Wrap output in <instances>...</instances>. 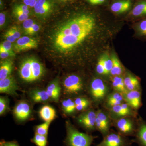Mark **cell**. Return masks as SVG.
Segmentation results:
<instances>
[{"label":"cell","instance_id":"obj_3","mask_svg":"<svg viewBox=\"0 0 146 146\" xmlns=\"http://www.w3.org/2000/svg\"><path fill=\"white\" fill-rule=\"evenodd\" d=\"M111 91L107 84L99 78L93 79L89 86V93L91 101L96 105L103 104Z\"/></svg>","mask_w":146,"mask_h":146},{"label":"cell","instance_id":"obj_30","mask_svg":"<svg viewBox=\"0 0 146 146\" xmlns=\"http://www.w3.org/2000/svg\"><path fill=\"white\" fill-rule=\"evenodd\" d=\"M50 123V122H45L42 124L36 126L35 129V133L43 136H48Z\"/></svg>","mask_w":146,"mask_h":146},{"label":"cell","instance_id":"obj_23","mask_svg":"<svg viewBox=\"0 0 146 146\" xmlns=\"http://www.w3.org/2000/svg\"><path fill=\"white\" fill-rule=\"evenodd\" d=\"M131 6L130 0H122L112 4L111 10L115 13H123L127 11Z\"/></svg>","mask_w":146,"mask_h":146},{"label":"cell","instance_id":"obj_11","mask_svg":"<svg viewBox=\"0 0 146 146\" xmlns=\"http://www.w3.org/2000/svg\"><path fill=\"white\" fill-rule=\"evenodd\" d=\"M142 96V90L127 91L123 94L125 102L137 112L143 104Z\"/></svg>","mask_w":146,"mask_h":146},{"label":"cell","instance_id":"obj_5","mask_svg":"<svg viewBox=\"0 0 146 146\" xmlns=\"http://www.w3.org/2000/svg\"><path fill=\"white\" fill-rule=\"evenodd\" d=\"M63 85L65 94L71 96H80L85 91L82 79L77 75H70L66 77Z\"/></svg>","mask_w":146,"mask_h":146},{"label":"cell","instance_id":"obj_6","mask_svg":"<svg viewBox=\"0 0 146 146\" xmlns=\"http://www.w3.org/2000/svg\"><path fill=\"white\" fill-rule=\"evenodd\" d=\"M101 142L95 146H131L133 143L132 140L111 129Z\"/></svg>","mask_w":146,"mask_h":146},{"label":"cell","instance_id":"obj_27","mask_svg":"<svg viewBox=\"0 0 146 146\" xmlns=\"http://www.w3.org/2000/svg\"><path fill=\"white\" fill-rule=\"evenodd\" d=\"M112 68L110 75L112 76H121L124 72V69L119 58L116 56L112 55Z\"/></svg>","mask_w":146,"mask_h":146},{"label":"cell","instance_id":"obj_22","mask_svg":"<svg viewBox=\"0 0 146 146\" xmlns=\"http://www.w3.org/2000/svg\"><path fill=\"white\" fill-rule=\"evenodd\" d=\"M111 80L113 91L119 92L122 95L127 91L124 82L123 77L121 76H112Z\"/></svg>","mask_w":146,"mask_h":146},{"label":"cell","instance_id":"obj_38","mask_svg":"<svg viewBox=\"0 0 146 146\" xmlns=\"http://www.w3.org/2000/svg\"><path fill=\"white\" fill-rule=\"evenodd\" d=\"M50 0H37L34 7V11L36 15H39L41 9Z\"/></svg>","mask_w":146,"mask_h":146},{"label":"cell","instance_id":"obj_20","mask_svg":"<svg viewBox=\"0 0 146 146\" xmlns=\"http://www.w3.org/2000/svg\"><path fill=\"white\" fill-rule=\"evenodd\" d=\"M33 82L39 80L43 76L44 68L43 65L35 58H31Z\"/></svg>","mask_w":146,"mask_h":146},{"label":"cell","instance_id":"obj_39","mask_svg":"<svg viewBox=\"0 0 146 146\" xmlns=\"http://www.w3.org/2000/svg\"><path fill=\"white\" fill-rule=\"evenodd\" d=\"M0 50H3L8 51H13L12 43L5 40L0 45Z\"/></svg>","mask_w":146,"mask_h":146},{"label":"cell","instance_id":"obj_10","mask_svg":"<svg viewBox=\"0 0 146 146\" xmlns=\"http://www.w3.org/2000/svg\"><path fill=\"white\" fill-rule=\"evenodd\" d=\"M96 110L89 109L82 112L77 118L79 125L88 132H93L96 130Z\"/></svg>","mask_w":146,"mask_h":146},{"label":"cell","instance_id":"obj_42","mask_svg":"<svg viewBox=\"0 0 146 146\" xmlns=\"http://www.w3.org/2000/svg\"><path fill=\"white\" fill-rule=\"evenodd\" d=\"M34 23V22L32 20L29 18L24 21L23 23V27L25 31V33L27 31Z\"/></svg>","mask_w":146,"mask_h":146},{"label":"cell","instance_id":"obj_41","mask_svg":"<svg viewBox=\"0 0 146 146\" xmlns=\"http://www.w3.org/2000/svg\"><path fill=\"white\" fill-rule=\"evenodd\" d=\"M8 31L16 39H18L21 37V33L18 28L15 26L11 27Z\"/></svg>","mask_w":146,"mask_h":146},{"label":"cell","instance_id":"obj_50","mask_svg":"<svg viewBox=\"0 0 146 146\" xmlns=\"http://www.w3.org/2000/svg\"><path fill=\"white\" fill-rule=\"evenodd\" d=\"M22 1H23L24 4H25V5L29 7V5L30 2V0H22Z\"/></svg>","mask_w":146,"mask_h":146},{"label":"cell","instance_id":"obj_52","mask_svg":"<svg viewBox=\"0 0 146 146\" xmlns=\"http://www.w3.org/2000/svg\"><path fill=\"white\" fill-rule=\"evenodd\" d=\"M0 3H1V6H2L3 3L2 1L1 0H0Z\"/></svg>","mask_w":146,"mask_h":146},{"label":"cell","instance_id":"obj_8","mask_svg":"<svg viewBox=\"0 0 146 146\" xmlns=\"http://www.w3.org/2000/svg\"><path fill=\"white\" fill-rule=\"evenodd\" d=\"M106 110L108 112L112 121L126 117H137L139 115L138 112L134 110L125 102L122 104Z\"/></svg>","mask_w":146,"mask_h":146},{"label":"cell","instance_id":"obj_9","mask_svg":"<svg viewBox=\"0 0 146 146\" xmlns=\"http://www.w3.org/2000/svg\"><path fill=\"white\" fill-rule=\"evenodd\" d=\"M112 120L106 110L99 109L96 110V129L101 133L103 137L106 136L111 129Z\"/></svg>","mask_w":146,"mask_h":146},{"label":"cell","instance_id":"obj_48","mask_svg":"<svg viewBox=\"0 0 146 146\" xmlns=\"http://www.w3.org/2000/svg\"><path fill=\"white\" fill-rule=\"evenodd\" d=\"M91 4L93 5L100 4L104 2L105 0H87Z\"/></svg>","mask_w":146,"mask_h":146},{"label":"cell","instance_id":"obj_49","mask_svg":"<svg viewBox=\"0 0 146 146\" xmlns=\"http://www.w3.org/2000/svg\"><path fill=\"white\" fill-rule=\"evenodd\" d=\"M37 0H30V2L29 5V7H34L36 2L37 1Z\"/></svg>","mask_w":146,"mask_h":146},{"label":"cell","instance_id":"obj_31","mask_svg":"<svg viewBox=\"0 0 146 146\" xmlns=\"http://www.w3.org/2000/svg\"><path fill=\"white\" fill-rule=\"evenodd\" d=\"M104 61L105 71V75L107 76L110 75L111 70L112 68V61L111 57L110 58L107 54H105L102 56Z\"/></svg>","mask_w":146,"mask_h":146},{"label":"cell","instance_id":"obj_53","mask_svg":"<svg viewBox=\"0 0 146 146\" xmlns=\"http://www.w3.org/2000/svg\"><path fill=\"white\" fill-rule=\"evenodd\" d=\"M0 146H2L1 145H0Z\"/></svg>","mask_w":146,"mask_h":146},{"label":"cell","instance_id":"obj_14","mask_svg":"<svg viewBox=\"0 0 146 146\" xmlns=\"http://www.w3.org/2000/svg\"><path fill=\"white\" fill-rule=\"evenodd\" d=\"M134 139L132 140L138 146H146V121L138 116V124Z\"/></svg>","mask_w":146,"mask_h":146},{"label":"cell","instance_id":"obj_32","mask_svg":"<svg viewBox=\"0 0 146 146\" xmlns=\"http://www.w3.org/2000/svg\"><path fill=\"white\" fill-rule=\"evenodd\" d=\"M8 100L6 97L1 96L0 98V115L5 114L8 109Z\"/></svg>","mask_w":146,"mask_h":146},{"label":"cell","instance_id":"obj_29","mask_svg":"<svg viewBox=\"0 0 146 146\" xmlns=\"http://www.w3.org/2000/svg\"><path fill=\"white\" fill-rule=\"evenodd\" d=\"M31 142L36 146H47L48 144V136L35 133L34 136L31 140Z\"/></svg>","mask_w":146,"mask_h":146},{"label":"cell","instance_id":"obj_44","mask_svg":"<svg viewBox=\"0 0 146 146\" xmlns=\"http://www.w3.org/2000/svg\"><path fill=\"white\" fill-rule=\"evenodd\" d=\"M14 8L24 11L27 15H29L30 11L29 10V7L25 4L17 5L15 6Z\"/></svg>","mask_w":146,"mask_h":146},{"label":"cell","instance_id":"obj_12","mask_svg":"<svg viewBox=\"0 0 146 146\" xmlns=\"http://www.w3.org/2000/svg\"><path fill=\"white\" fill-rule=\"evenodd\" d=\"M31 114V109L29 104L25 101L18 102L13 110L15 118L19 121H23L29 118Z\"/></svg>","mask_w":146,"mask_h":146},{"label":"cell","instance_id":"obj_19","mask_svg":"<svg viewBox=\"0 0 146 146\" xmlns=\"http://www.w3.org/2000/svg\"><path fill=\"white\" fill-rule=\"evenodd\" d=\"M39 115L41 119L45 122H51L56 117L55 110L48 105L44 106L40 108Z\"/></svg>","mask_w":146,"mask_h":146},{"label":"cell","instance_id":"obj_25","mask_svg":"<svg viewBox=\"0 0 146 146\" xmlns=\"http://www.w3.org/2000/svg\"><path fill=\"white\" fill-rule=\"evenodd\" d=\"M76 110L78 112H84L89 109L92 102L86 97L80 96L76 97L74 100Z\"/></svg>","mask_w":146,"mask_h":146},{"label":"cell","instance_id":"obj_33","mask_svg":"<svg viewBox=\"0 0 146 146\" xmlns=\"http://www.w3.org/2000/svg\"><path fill=\"white\" fill-rule=\"evenodd\" d=\"M137 30L139 35L146 38V18L141 21L137 26Z\"/></svg>","mask_w":146,"mask_h":146},{"label":"cell","instance_id":"obj_34","mask_svg":"<svg viewBox=\"0 0 146 146\" xmlns=\"http://www.w3.org/2000/svg\"><path fill=\"white\" fill-rule=\"evenodd\" d=\"M13 13L14 16L20 22H24L28 19L29 15H27L24 11H22L13 8Z\"/></svg>","mask_w":146,"mask_h":146},{"label":"cell","instance_id":"obj_21","mask_svg":"<svg viewBox=\"0 0 146 146\" xmlns=\"http://www.w3.org/2000/svg\"><path fill=\"white\" fill-rule=\"evenodd\" d=\"M31 98L35 103L45 102L50 99L46 90L35 89L30 94Z\"/></svg>","mask_w":146,"mask_h":146},{"label":"cell","instance_id":"obj_26","mask_svg":"<svg viewBox=\"0 0 146 146\" xmlns=\"http://www.w3.org/2000/svg\"><path fill=\"white\" fill-rule=\"evenodd\" d=\"M131 13L136 17L146 16V0H141L138 1L133 7Z\"/></svg>","mask_w":146,"mask_h":146},{"label":"cell","instance_id":"obj_28","mask_svg":"<svg viewBox=\"0 0 146 146\" xmlns=\"http://www.w3.org/2000/svg\"><path fill=\"white\" fill-rule=\"evenodd\" d=\"M62 107L63 111L67 115H72L76 111L74 100L71 98L63 100L62 103Z\"/></svg>","mask_w":146,"mask_h":146},{"label":"cell","instance_id":"obj_2","mask_svg":"<svg viewBox=\"0 0 146 146\" xmlns=\"http://www.w3.org/2000/svg\"><path fill=\"white\" fill-rule=\"evenodd\" d=\"M66 137L65 143L67 146H91L95 136L80 132L69 121L66 122Z\"/></svg>","mask_w":146,"mask_h":146},{"label":"cell","instance_id":"obj_4","mask_svg":"<svg viewBox=\"0 0 146 146\" xmlns=\"http://www.w3.org/2000/svg\"><path fill=\"white\" fill-rule=\"evenodd\" d=\"M138 116L125 117L112 121V126L123 136L134 137L138 126Z\"/></svg>","mask_w":146,"mask_h":146},{"label":"cell","instance_id":"obj_40","mask_svg":"<svg viewBox=\"0 0 146 146\" xmlns=\"http://www.w3.org/2000/svg\"><path fill=\"white\" fill-rule=\"evenodd\" d=\"M14 51H8L3 50H0V57L1 59H5L7 58L15 56Z\"/></svg>","mask_w":146,"mask_h":146},{"label":"cell","instance_id":"obj_17","mask_svg":"<svg viewBox=\"0 0 146 146\" xmlns=\"http://www.w3.org/2000/svg\"><path fill=\"white\" fill-rule=\"evenodd\" d=\"M19 75L24 81L33 82L31 58H27L22 62L19 70Z\"/></svg>","mask_w":146,"mask_h":146},{"label":"cell","instance_id":"obj_47","mask_svg":"<svg viewBox=\"0 0 146 146\" xmlns=\"http://www.w3.org/2000/svg\"><path fill=\"white\" fill-rule=\"evenodd\" d=\"M6 21V15L5 13L3 12L0 13V26L1 27L3 26L5 23Z\"/></svg>","mask_w":146,"mask_h":146},{"label":"cell","instance_id":"obj_43","mask_svg":"<svg viewBox=\"0 0 146 146\" xmlns=\"http://www.w3.org/2000/svg\"><path fill=\"white\" fill-rule=\"evenodd\" d=\"M39 29H40V27L39 25L34 23L31 28L27 31L25 33V34L28 35H32L39 31Z\"/></svg>","mask_w":146,"mask_h":146},{"label":"cell","instance_id":"obj_51","mask_svg":"<svg viewBox=\"0 0 146 146\" xmlns=\"http://www.w3.org/2000/svg\"><path fill=\"white\" fill-rule=\"evenodd\" d=\"M59 1L63 2H67L68 1H71V0H59Z\"/></svg>","mask_w":146,"mask_h":146},{"label":"cell","instance_id":"obj_24","mask_svg":"<svg viewBox=\"0 0 146 146\" xmlns=\"http://www.w3.org/2000/svg\"><path fill=\"white\" fill-rule=\"evenodd\" d=\"M13 68L12 60L7 59L1 62L0 66V80L5 79L11 76Z\"/></svg>","mask_w":146,"mask_h":146},{"label":"cell","instance_id":"obj_35","mask_svg":"<svg viewBox=\"0 0 146 146\" xmlns=\"http://www.w3.org/2000/svg\"><path fill=\"white\" fill-rule=\"evenodd\" d=\"M60 88L59 82L57 80L51 82L47 87V91H53L60 94Z\"/></svg>","mask_w":146,"mask_h":146},{"label":"cell","instance_id":"obj_18","mask_svg":"<svg viewBox=\"0 0 146 146\" xmlns=\"http://www.w3.org/2000/svg\"><path fill=\"white\" fill-rule=\"evenodd\" d=\"M123 79L127 91L142 90L140 79L136 76L127 73L123 77Z\"/></svg>","mask_w":146,"mask_h":146},{"label":"cell","instance_id":"obj_16","mask_svg":"<svg viewBox=\"0 0 146 146\" xmlns=\"http://www.w3.org/2000/svg\"><path fill=\"white\" fill-rule=\"evenodd\" d=\"M124 102H125V101L122 94L112 91L108 95L102 104L104 108L108 109L122 104Z\"/></svg>","mask_w":146,"mask_h":146},{"label":"cell","instance_id":"obj_7","mask_svg":"<svg viewBox=\"0 0 146 146\" xmlns=\"http://www.w3.org/2000/svg\"><path fill=\"white\" fill-rule=\"evenodd\" d=\"M85 38L69 35H55L54 44L58 49L66 51L72 49L80 44Z\"/></svg>","mask_w":146,"mask_h":146},{"label":"cell","instance_id":"obj_37","mask_svg":"<svg viewBox=\"0 0 146 146\" xmlns=\"http://www.w3.org/2000/svg\"><path fill=\"white\" fill-rule=\"evenodd\" d=\"M96 70L97 73L100 75H105L104 61L103 56L100 57L97 63Z\"/></svg>","mask_w":146,"mask_h":146},{"label":"cell","instance_id":"obj_1","mask_svg":"<svg viewBox=\"0 0 146 146\" xmlns=\"http://www.w3.org/2000/svg\"><path fill=\"white\" fill-rule=\"evenodd\" d=\"M71 35L86 38L95 26L94 17L89 14H83L73 18L67 23Z\"/></svg>","mask_w":146,"mask_h":146},{"label":"cell","instance_id":"obj_46","mask_svg":"<svg viewBox=\"0 0 146 146\" xmlns=\"http://www.w3.org/2000/svg\"><path fill=\"white\" fill-rule=\"evenodd\" d=\"M2 146H19V145L16 141H2L0 144Z\"/></svg>","mask_w":146,"mask_h":146},{"label":"cell","instance_id":"obj_13","mask_svg":"<svg viewBox=\"0 0 146 146\" xmlns=\"http://www.w3.org/2000/svg\"><path fill=\"white\" fill-rule=\"evenodd\" d=\"M38 46V43L35 39L29 36H24L17 39L13 47L16 52L36 48Z\"/></svg>","mask_w":146,"mask_h":146},{"label":"cell","instance_id":"obj_36","mask_svg":"<svg viewBox=\"0 0 146 146\" xmlns=\"http://www.w3.org/2000/svg\"><path fill=\"white\" fill-rule=\"evenodd\" d=\"M52 4L50 1H49L46 4L42 7L39 14V16H46L50 12L52 9Z\"/></svg>","mask_w":146,"mask_h":146},{"label":"cell","instance_id":"obj_15","mask_svg":"<svg viewBox=\"0 0 146 146\" xmlns=\"http://www.w3.org/2000/svg\"><path fill=\"white\" fill-rule=\"evenodd\" d=\"M18 86L15 79L11 75L0 80V93L14 96L17 95Z\"/></svg>","mask_w":146,"mask_h":146},{"label":"cell","instance_id":"obj_45","mask_svg":"<svg viewBox=\"0 0 146 146\" xmlns=\"http://www.w3.org/2000/svg\"><path fill=\"white\" fill-rule=\"evenodd\" d=\"M4 36L5 39L6 40L9 41L12 43L15 42L17 40V39L8 31L6 32Z\"/></svg>","mask_w":146,"mask_h":146}]
</instances>
